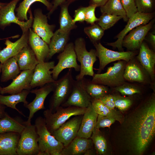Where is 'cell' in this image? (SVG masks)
I'll return each mask as SVG.
<instances>
[{"instance_id":"6da1fadb","label":"cell","mask_w":155,"mask_h":155,"mask_svg":"<svg viewBox=\"0 0 155 155\" xmlns=\"http://www.w3.org/2000/svg\"><path fill=\"white\" fill-rule=\"evenodd\" d=\"M120 124L119 144L129 154H142L155 135L154 98L126 116Z\"/></svg>"},{"instance_id":"7a4b0ae2","label":"cell","mask_w":155,"mask_h":155,"mask_svg":"<svg viewBox=\"0 0 155 155\" xmlns=\"http://www.w3.org/2000/svg\"><path fill=\"white\" fill-rule=\"evenodd\" d=\"M34 125L38 135L39 152L38 155H61L64 146L49 131L44 118L38 117L35 120Z\"/></svg>"},{"instance_id":"3957f363","label":"cell","mask_w":155,"mask_h":155,"mask_svg":"<svg viewBox=\"0 0 155 155\" xmlns=\"http://www.w3.org/2000/svg\"><path fill=\"white\" fill-rule=\"evenodd\" d=\"M74 44L77 60L80 63V72L75 77L76 80H82L85 75L93 76V66L96 61V50L91 49L88 51L86 49L85 40L82 38H77Z\"/></svg>"},{"instance_id":"277c9868","label":"cell","mask_w":155,"mask_h":155,"mask_svg":"<svg viewBox=\"0 0 155 155\" xmlns=\"http://www.w3.org/2000/svg\"><path fill=\"white\" fill-rule=\"evenodd\" d=\"M86 108L71 106L63 107L60 106L52 113L49 109L43 112L46 127L51 133L67 121L75 116L83 115Z\"/></svg>"},{"instance_id":"5b68a950","label":"cell","mask_w":155,"mask_h":155,"mask_svg":"<svg viewBox=\"0 0 155 155\" xmlns=\"http://www.w3.org/2000/svg\"><path fill=\"white\" fill-rule=\"evenodd\" d=\"M72 69L70 68L62 78L54 82L53 93L49 106V109L52 113L67 100L71 92L74 80Z\"/></svg>"},{"instance_id":"8992f818","label":"cell","mask_w":155,"mask_h":155,"mask_svg":"<svg viewBox=\"0 0 155 155\" xmlns=\"http://www.w3.org/2000/svg\"><path fill=\"white\" fill-rule=\"evenodd\" d=\"M126 61L121 60L108 67L106 72L94 74L91 82L110 87H116L125 83L123 75Z\"/></svg>"},{"instance_id":"52a82bcc","label":"cell","mask_w":155,"mask_h":155,"mask_svg":"<svg viewBox=\"0 0 155 155\" xmlns=\"http://www.w3.org/2000/svg\"><path fill=\"white\" fill-rule=\"evenodd\" d=\"M25 124L18 143L17 153L18 155H38L39 152L38 135L36 127L26 121Z\"/></svg>"},{"instance_id":"ba28073f","label":"cell","mask_w":155,"mask_h":155,"mask_svg":"<svg viewBox=\"0 0 155 155\" xmlns=\"http://www.w3.org/2000/svg\"><path fill=\"white\" fill-rule=\"evenodd\" d=\"M20 0H12L2 7L0 10V29L4 30L11 23L18 24L20 27L22 33L29 30L32 27L33 16L31 9L28 12L30 15L29 19L26 21H21L16 17L15 13L16 5Z\"/></svg>"},{"instance_id":"9c48e42d","label":"cell","mask_w":155,"mask_h":155,"mask_svg":"<svg viewBox=\"0 0 155 155\" xmlns=\"http://www.w3.org/2000/svg\"><path fill=\"white\" fill-rule=\"evenodd\" d=\"M93 43L96 49V57L99 60L97 73H100L110 63L121 60L128 62L133 59L135 55L133 51H114L106 48L100 42Z\"/></svg>"},{"instance_id":"30bf717a","label":"cell","mask_w":155,"mask_h":155,"mask_svg":"<svg viewBox=\"0 0 155 155\" xmlns=\"http://www.w3.org/2000/svg\"><path fill=\"white\" fill-rule=\"evenodd\" d=\"M57 59L58 63L52 70V78L54 80H57L59 74L65 69L74 68L76 71H80V66L77 62L73 43H67L64 50L57 56Z\"/></svg>"},{"instance_id":"8fae6325","label":"cell","mask_w":155,"mask_h":155,"mask_svg":"<svg viewBox=\"0 0 155 155\" xmlns=\"http://www.w3.org/2000/svg\"><path fill=\"white\" fill-rule=\"evenodd\" d=\"M83 115L74 116L51 133L57 140L63 144L64 147L77 136Z\"/></svg>"},{"instance_id":"7c38bea8","label":"cell","mask_w":155,"mask_h":155,"mask_svg":"<svg viewBox=\"0 0 155 155\" xmlns=\"http://www.w3.org/2000/svg\"><path fill=\"white\" fill-rule=\"evenodd\" d=\"M154 16V12L144 13L137 12L129 19L125 28L117 35V40L113 42L107 43L106 45L117 48L121 51H123L122 42L127 34L135 27L147 24L152 20Z\"/></svg>"},{"instance_id":"4fadbf2b","label":"cell","mask_w":155,"mask_h":155,"mask_svg":"<svg viewBox=\"0 0 155 155\" xmlns=\"http://www.w3.org/2000/svg\"><path fill=\"white\" fill-rule=\"evenodd\" d=\"M47 18V16L43 13L41 9H36L34 12L32 27L34 32L49 45L53 34L55 26L54 24H49Z\"/></svg>"},{"instance_id":"5bb4252c","label":"cell","mask_w":155,"mask_h":155,"mask_svg":"<svg viewBox=\"0 0 155 155\" xmlns=\"http://www.w3.org/2000/svg\"><path fill=\"white\" fill-rule=\"evenodd\" d=\"M154 20H151L148 23L139 26L129 32L123 38V46L129 51H133L140 49L146 36L152 27Z\"/></svg>"},{"instance_id":"9a60e30c","label":"cell","mask_w":155,"mask_h":155,"mask_svg":"<svg viewBox=\"0 0 155 155\" xmlns=\"http://www.w3.org/2000/svg\"><path fill=\"white\" fill-rule=\"evenodd\" d=\"M92 98L84 88L81 80H74L71 92L67 100L61 106H71L87 108L91 103Z\"/></svg>"},{"instance_id":"2e32d148","label":"cell","mask_w":155,"mask_h":155,"mask_svg":"<svg viewBox=\"0 0 155 155\" xmlns=\"http://www.w3.org/2000/svg\"><path fill=\"white\" fill-rule=\"evenodd\" d=\"M54 82L47 84L38 89L30 90V92L35 94L36 96L31 102L24 105L30 111L28 119L26 121L27 123H31L32 119L37 111L45 108L44 102L47 96L53 91Z\"/></svg>"},{"instance_id":"e0dca14e","label":"cell","mask_w":155,"mask_h":155,"mask_svg":"<svg viewBox=\"0 0 155 155\" xmlns=\"http://www.w3.org/2000/svg\"><path fill=\"white\" fill-rule=\"evenodd\" d=\"M55 66V62L54 61L39 62L36 65L30 84L32 89L55 82V80L52 78V71L50 70Z\"/></svg>"},{"instance_id":"ac0fdd59","label":"cell","mask_w":155,"mask_h":155,"mask_svg":"<svg viewBox=\"0 0 155 155\" xmlns=\"http://www.w3.org/2000/svg\"><path fill=\"white\" fill-rule=\"evenodd\" d=\"M34 69L21 71L19 74L13 80L8 86L2 88L0 94H18L24 90H31L30 84L32 81Z\"/></svg>"},{"instance_id":"d6986e66","label":"cell","mask_w":155,"mask_h":155,"mask_svg":"<svg viewBox=\"0 0 155 155\" xmlns=\"http://www.w3.org/2000/svg\"><path fill=\"white\" fill-rule=\"evenodd\" d=\"M29 30L22 33L21 37L14 42L7 39L4 43L6 47L0 51V62L2 64L6 60L17 55L25 46L28 45Z\"/></svg>"},{"instance_id":"ffe728a7","label":"cell","mask_w":155,"mask_h":155,"mask_svg":"<svg viewBox=\"0 0 155 155\" xmlns=\"http://www.w3.org/2000/svg\"><path fill=\"white\" fill-rule=\"evenodd\" d=\"M98 115L91 103L83 115L77 136L90 138L95 128Z\"/></svg>"},{"instance_id":"44dd1931","label":"cell","mask_w":155,"mask_h":155,"mask_svg":"<svg viewBox=\"0 0 155 155\" xmlns=\"http://www.w3.org/2000/svg\"><path fill=\"white\" fill-rule=\"evenodd\" d=\"M28 44L35 53L38 62L45 61L49 54V45L31 28L29 29Z\"/></svg>"},{"instance_id":"7402d4cb","label":"cell","mask_w":155,"mask_h":155,"mask_svg":"<svg viewBox=\"0 0 155 155\" xmlns=\"http://www.w3.org/2000/svg\"><path fill=\"white\" fill-rule=\"evenodd\" d=\"M137 58L151 79L154 80L155 78V54L154 51L150 49L146 43L143 42L140 48Z\"/></svg>"},{"instance_id":"603a6c76","label":"cell","mask_w":155,"mask_h":155,"mask_svg":"<svg viewBox=\"0 0 155 155\" xmlns=\"http://www.w3.org/2000/svg\"><path fill=\"white\" fill-rule=\"evenodd\" d=\"M91 139L76 136L67 146L64 147L61 155H84L88 149L93 148Z\"/></svg>"},{"instance_id":"cb8c5ba5","label":"cell","mask_w":155,"mask_h":155,"mask_svg":"<svg viewBox=\"0 0 155 155\" xmlns=\"http://www.w3.org/2000/svg\"><path fill=\"white\" fill-rule=\"evenodd\" d=\"M20 135L15 132L0 133V155H18L16 150Z\"/></svg>"},{"instance_id":"d4e9b609","label":"cell","mask_w":155,"mask_h":155,"mask_svg":"<svg viewBox=\"0 0 155 155\" xmlns=\"http://www.w3.org/2000/svg\"><path fill=\"white\" fill-rule=\"evenodd\" d=\"M70 32L59 29L54 33L48 45L49 52L46 60H49L55 54L60 53L64 50L67 44Z\"/></svg>"},{"instance_id":"484cf974","label":"cell","mask_w":155,"mask_h":155,"mask_svg":"<svg viewBox=\"0 0 155 155\" xmlns=\"http://www.w3.org/2000/svg\"><path fill=\"white\" fill-rule=\"evenodd\" d=\"M15 56L21 71L34 69L39 63L28 44Z\"/></svg>"},{"instance_id":"4316f807","label":"cell","mask_w":155,"mask_h":155,"mask_svg":"<svg viewBox=\"0 0 155 155\" xmlns=\"http://www.w3.org/2000/svg\"><path fill=\"white\" fill-rule=\"evenodd\" d=\"M25 125V121L18 117H12L7 113L3 118L0 119V133L15 132L20 134Z\"/></svg>"},{"instance_id":"83f0119b","label":"cell","mask_w":155,"mask_h":155,"mask_svg":"<svg viewBox=\"0 0 155 155\" xmlns=\"http://www.w3.org/2000/svg\"><path fill=\"white\" fill-rule=\"evenodd\" d=\"M1 75L0 81L2 82L13 80L21 71L15 56L9 59L1 64Z\"/></svg>"},{"instance_id":"f1b7e54d","label":"cell","mask_w":155,"mask_h":155,"mask_svg":"<svg viewBox=\"0 0 155 155\" xmlns=\"http://www.w3.org/2000/svg\"><path fill=\"white\" fill-rule=\"evenodd\" d=\"M30 90H24L20 93L4 96L0 94V104L14 109L24 116H25L16 107L17 104L23 102L24 105L28 104L26 100L28 95L30 92Z\"/></svg>"},{"instance_id":"f546056e","label":"cell","mask_w":155,"mask_h":155,"mask_svg":"<svg viewBox=\"0 0 155 155\" xmlns=\"http://www.w3.org/2000/svg\"><path fill=\"white\" fill-rule=\"evenodd\" d=\"M39 2L43 3L50 11L52 8L53 5L48 0H23L20 3L18 7L15 9L16 17L21 21H26L28 20L27 13L32 4Z\"/></svg>"},{"instance_id":"4dcf8cb0","label":"cell","mask_w":155,"mask_h":155,"mask_svg":"<svg viewBox=\"0 0 155 155\" xmlns=\"http://www.w3.org/2000/svg\"><path fill=\"white\" fill-rule=\"evenodd\" d=\"M100 10L102 14L121 16L125 22H127L129 20L120 0H108L104 5L100 7Z\"/></svg>"},{"instance_id":"1f68e13d","label":"cell","mask_w":155,"mask_h":155,"mask_svg":"<svg viewBox=\"0 0 155 155\" xmlns=\"http://www.w3.org/2000/svg\"><path fill=\"white\" fill-rule=\"evenodd\" d=\"M82 81L84 88L92 99H99L107 94L108 88L104 86L93 83L84 78Z\"/></svg>"},{"instance_id":"d6a6232c","label":"cell","mask_w":155,"mask_h":155,"mask_svg":"<svg viewBox=\"0 0 155 155\" xmlns=\"http://www.w3.org/2000/svg\"><path fill=\"white\" fill-rule=\"evenodd\" d=\"M123 76L125 80L130 82H143L145 80L144 75L141 69L133 62L126 64Z\"/></svg>"},{"instance_id":"836d02e7","label":"cell","mask_w":155,"mask_h":155,"mask_svg":"<svg viewBox=\"0 0 155 155\" xmlns=\"http://www.w3.org/2000/svg\"><path fill=\"white\" fill-rule=\"evenodd\" d=\"M92 104L98 115L107 116L114 118L121 123L123 118L122 114L115 109L111 110L105 106L99 99H92Z\"/></svg>"},{"instance_id":"e575fe53","label":"cell","mask_w":155,"mask_h":155,"mask_svg":"<svg viewBox=\"0 0 155 155\" xmlns=\"http://www.w3.org/2000/svg\"><path fill=\"white\" fill-rule=\"evenodd\" d=\"M69 5L68 4H64L60 6L61 11L59 18V29L65 32H71V30L77 27L69 13L68 10Z\"/></svg>"},{"instance_id":"d590c367","label":"cell","mask_w":155,"mask_h":155,"mask_svg":"<svg viewBox=\"0 0 155 155\" xmlns=\"http://www.w3.org/2000/svg\"><path fill=\"white\" fill-rule=\"evenodd\" d=\"M99 129L95 128L90 138L94 145L96 152L100 155H104L107 151V143Z\"/></svg>"},{"instance_id":"8d00e7d4","label":"cell","mask_w":155,"mask_h":155,"mask_svg":"<svg viewBox=\"0 0 155 155\" xmlns=\"http://www.w3.org/2000/svg\"><path fill=\"white\" fill-rule=\"evenodd\" d=\"M104 30L98 24H94L85 27V33L88 36L92 43L100 40L104 34Z\"/></svg>"},{"instance_id":"74e56055","label":"cell","mask_w":155,"mask_h":155,"mask_svg":"<svg viewBox=\"0 0 155 155\" xmlns=\"http://www.w3.org/2000/svg\"><path fill=\"white\" fill-rule=\"evenodd\" d=\"M122 18L120 16H117L105 13L102 14L99 18L97 24L104 30L113 26L118 21Z\"/></svg>"},{"instance_id":"f35d334b","label":"cell","mask_w":155,"mask_h":155,"mask_svg":"<svg viewBox=\"0 0 155 155\" xmlns=\"http://www.w3.org/2000/svg\"><path fill=\"white\" fill-rule=\"evenodd\" d=\"M137 12L148 13L152 12L154 6V0H135Z\"/></svg>"},{"instance_id":"ab89813d","label":"cell","mask_w":155,"mask_h":155,"mask_svg":"<svg viewBox=\"0 0 155 155\" xmlns=\"http://www.w3.org/2000/svg\"><path fill=\"white\" fill-rule=\"evenodd\" d=\"M112 96L115 107L121 111L126 110L132 104V100L129 97H124L117 95Z\"/></svg>"},{"instance_id":"60d3db41","label":"cell","mask_w":155,"mask_h":155,"mask_svg":"<svg viewBox=\"0 0 155 155\" xmlns=\"http://www.w3.org/2000/svg\"><path fill=\"white\" fill-rule=\"evenodd\" d=\"M114 89L124 95L131 96L140 92V90L137 87L125 83L115 87Z\"/></svg>"},{"instance_id":"b9f144b4","label":"cell","mask_w":155,"mask_h":155,"mask_svg":"<svg viewBox=\"0 0 155 155\" xmlns=\"http://www.w3.org/2000/svg\"><path fill=\"white\" fill-rule=\"evenodd\" d=\"M120 0L128 19L137 12L135 0Z\"/></svg>"},{"instance_id":"7bdbcfd3","label":"cell","mask_w":155,"mask_h":155,"mask_svg":"<svg viewBox=\"0 0 155 155\" xmlns=\"http://www.w3.org/2000/svg\"><path fill=\"white\" fill-rule=\"evenodd\" d=\"M116 121V120L113 117L98 115L95 128L99 129L101 128L109 127Z\"/></svg>"},{"instance_id":"ee69618b","label":"cell","mask_w":155,"mask_h":155,"mask_svg":"<svg viewBox=\"0 0 155 155\" xmlns=\"http://www.w3.org/2000/svg\"><path fill=\"white\" fill-rule=\"evenodd\" d=\"M96 7V5H90L88 7H86L85 21L91 25L94 24L99 20L98 18L96 17L95 13Z\"/></svg>"},{"instance_id":"f6af8a7d","label":"cell","mask_w":155,"mask_h":155,"mask_svg":"<svg viewBox=\"0 0 155 155\" xmlns=\"http://www.w3.org/2000/svg\"><path fill=\"white\" fill-rule=\"evenodd\" d=\"M77 0H53L52 3L53 6L51 10L47 13V17L50 19L51 15L57 9L59 6L64 4H68L69 5Z\"/></svg>"},{"instance_id":"bcb514c9","label":"cell","mask_w":155,"mask_h":155,"mask_svg":"<svg viewBox=\"0 0 155 155\" xmlns=\"http://www.w3.org/2000/svg\"><path fill=\"white\" fill-rule=\"evenodd\" d=\"M86 7H82L75 11L74 18L73 21L74 23L77 22H83L85 20Z\"/></svg>"},{"instance_id":"7dc6e473","label":"cell","mask_w":155,"mask_h":155,"mask_svg":"<svg viewBox=\"0 0 155 155\" xmlns=\"http://www.w3.org/2000/svg\"><path fill=\"white\" fill-rule=\"evenodd\" d=\"M99 100L110 109H114L115 106L112 95L106 94L102 97Z\"/></svg>"},{"instance_id":"c3c4849f","label":"cell","mask_w":155,"mask_h":155,"mask_svg":"<svg viewBox=\"0 0 155 155\" xmlns=\"http://www.w3.org/2000/svg\"><path fill=\"white\" fill-rule=\"evenodd\" d=\"M108 0H90V5H96L97 7H101Z\"/></svg>"},{"instance_id":"681fc988","label":"cell","mask_w":155,"mask_h":155,"mask_svg":"<svg viewBox=\"0 0 155 155\" xmlns=\"http://www.w3.org/2000/svg\"><path fill=\"white\" fill-rule=\"evenodd\" d=\"M149 39L150 42L154 48L155 47V33H151L149 35Z\"/></svg>"},{"instance_id":"f907efd6","label":"cell","mask_w":155,"mask_h":155,"mask_svg":"<svg viewBox=\"0 0 155 155\" xmlns=\"http://www.w3.org/2000/svg\"><path fill=\"white\" fill-rule=\"evenodd\" d=\"M5 106L0 104V119L3 118L7 113L5 111Z\"/></svg>"},{"instance_id":"816d5d0a","label":"cell","mask_w":155,"mask_h":155,"mask_svg":"<svg viewBox=\"0 0 155 155\" xmlns=\"http://www.w3.org/2000/svg\"><path fill=\"white\" fill-rule=\"evenodd\" d=\"M93 148H90L87 150L84 153V155H90L94 154V152L92 149Z\"/></svg>"},{"instance_id":"f5cc1de1","label":"cell","mask_w":155,"mask_h":155,"mask_svg":"<svg viewBox=\"0 0 155 155\" xmlns=\"http://www.w3.org/2000/svg\"><path fill=\"white\" fill-rule=\"evenodd\" d=\"M7 3H2L0 1V10L4 6L7 4Z\"/></svg>"},{"instance_id":"db71d44e","label":"cell","mask_w":155,"mask_h":155,"mask_svg":"<svg viewBox=\"0 0 155 155\" xmlns=\"http://www.w3.org/2000/svg\"><path fill=\"white\" fill-rule=\"evenodd\" d=\"M1 62H0V73L1 72ZM1 88H2V87L0 86V91L1 90Z\"/></svg>"},{"instance_id":"11a10c76","label":"cell","mask_w":155,"mask_h":155,"mask_svg":"<svg viewBox=\"0 0 155 155\" xmlns=\"http://www.w3.org/2000/svg\"><path fill=\"white\" fill-rule=\"evenodd\" d=\"M1 48L0 46V51H1Z\"/></svg>"},{"instance_id":"9f6ffc18","label":"cell","mask_w":155,"mask_h":155,"mask_svg":"<svg viewBox=\"0 0 155 155\" xmlns=\"http://www.w3.org/2000/svg\"><path fill=\"white\" fill-rule=\"evenodd\" d=\"M48 1H49L50 0H48Z\"/></svg>"}]
</instances>
